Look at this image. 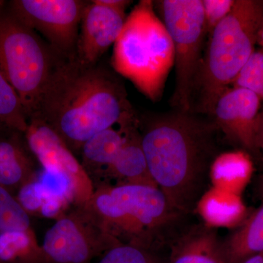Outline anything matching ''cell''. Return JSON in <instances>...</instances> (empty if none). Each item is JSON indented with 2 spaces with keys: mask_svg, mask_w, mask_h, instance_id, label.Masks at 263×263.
<instances>
[{
  "mask_svg": "<svg viewBox=\"0 0 263 263\" xmlns=\"http://www.w3.org/2000/svg\"><path fill=\"white\" fill-rule=\"evenodd\" d=\"M96 263H153L146 250L136 246L121 243L105 252Z\"/></svg>",
  "mask_w": 263,
  "mask_h": 263,
  "instance_id": "cell-25",
  "label": "cell"
},
{
  "mask_svg": "<svg viewBox=\"0 0 263 263\" xmlns=\"http://www.w3.org/2000/svg\"><path fill=\"white\" fill-rule=\"evenodd\" d=\"M160 9L174 43L176 86L171 105L180 112L191 113L194 86L208 36L202 0H164Z\"/></svg>",
  "mask_w": 263,
  "mask_h": 263,
  "instance_id": "cell-7",
  "label": "cell"
},
{
  "mask_svg": "<svg viewBox=\"0 0 263 263\" xmlns=\"http://www.w3.org/2000/svg\"><path fill=\"white\" fill-rule=\"evenodd\" d=\"M228 263H240L263 253V205L223 243Z\"/></svg>",
  "mask_w": 263,
  "mask_h": 263,
  "instance_id": "cell-18",
  "label": "cell"
},
{
  "mask_svg": "<svg viewBox=\"0 0 263 263\" xmlns=\"http://www.w3.org/2000/svg\"><path fill=\"white\" fill-rule=\"evenodd\" d=\"M253 171V162L243 151L224 152L218 155L211 164L212 186L241 195Z\"/></svg>",
  "mask_w": 263,
  "mask_h": 263,
  "instance_id": "cell-17",
  "label": "cell"
},
{
  "mask_svg": "<svg viewBox=\"0 0 263 263\" xmlns=\"http://www.w3.org/2000/svg\"><path fill=\"white\" fill-rule=\"evenodd\" d=\"M28 119L22 102L0 71V135L17 132L24 134Z\"/></svg>",
  "mask_w": 263,
  "mask_h": 263,
  "instance_id": "cell-21",
  "label": "cell"
},
{
  "mask_svg": "<svg viewBox=\"0 0 263 263\" xmlns=\"http://www.w3.org/2000/svg\"><path fill=\"white\" fill-rule=\"evenodd\" d=\"M121 243L86 204L72 206L55 220L41 247L45 263H91Z\"/></svg>",
  "mask_w": 263,
  "mask_h": 263,
  "instance_id": "cell-8",
  "label": "cell"
},
{
  "mask_svg": "<svg viewBox=\"0 0 263 263\" xmlns=\"http://www.w3.org/2000/svg\"><path fill=\"white\" fill-rule=\"evenodd\" d=\"M31 229L30 216L20 205L14 194L0 186V233Z\"/></svg>",
  "mask_w": 263,
  "mask_h": 263,
  "instance_id": "cell-22",
  "label": "cell"
},
{
  "mask_svg": "<svg viewBox=\"0 0 263 263\" xmlns=\"http://www.w3.org/2000/svg\"><path fill=\"white\" fill-rule=\"evenodd\" d=\"M172 263H228L223 243L210 232L189 237L175 254Z\"/></svg>",
  "mask_w": 263,
  "mask_h": 263,
  "instance_id": "cell-20",
  "label": "cell"
},
{
  "mask_svg": "<svg viewBox=\"0 0 263 263\" xmlns=\"http://www.w3.org/2000/svg\"><path fill=\"white\" fill-rule=\"evenodd\" d=\"M240 263H263V253L249 257Z\"/></svg>",
  "mask_w": 263,
  "mask_h": 263,
  "instance_id": "cell-28",
  "label": "cell"
},
{
  "mask_svg": "<svg viewBox=\"0 0 263 263\" xmlns=\"http://www.w3.org/2000/svg\"><path fill=\"white\" fill-rule=\"evenodd\" d=\"M0 263H45L42 247L34 230L0 233Z\"/></svg>",
  "mask_w": 263,
  "mask_h": 263,
  "instance_id": "cell-19",
  "label": "cell"
},
{
  "mask_svg": "<svg viewBox=\"0 0 263 263\" xmlns=\"http://www.w3.org/2000/svg\"><path fill=\"white\" fill-rule=\"evenodd\" d=\"M197 210L208 226L216 228H234L247 214L240 195L214 186L199 199Z\"/></svg>",
  "mask_w": 263,
  "mask_h": 263,
  "instance_id": "cell-16",
  "label": "cell"
},
{
  "mask_svg": "<svg viewBox=\"0 0 263 263\" xmlns=\"http://www.w3.org/2000/svg\"><path fill=\"white\" fill-rule=\"evenodd\" d=\"M153 2L141 0L126 18L114 43L112 65L152 101L162 96L174 65L172 39L156 15Z\"/></svg>",
  "mask_w": 263,
  "mask_h": 263,
  "instance_id": "cell-4",
  "label": "cell"
},
{
  "mask_svg": "<svg viewBox=\"0 0 263 263\" xmlns=\"http://www.w3.org/2000/svg\"><path fill=\"white\" fill-rule=\"evenodd\" d=\"M88 2L81 0H13L7 10L18 22L47 40L62 58L76 55L81 18Z\"/></svg>",
  "mask_w": 263,
  "mask_h": 263,
  "instance_id": "cell-9",
  "label": "cell"
},
{
  "mask_svg": "<svg viewBox=\"0 0 263 263\" xmlns=\"http://www.w3.org/2000/svg\"><path fill=\"white\" fill-rule=\"evenodd\" d=\"M257 146L263 150V111L261 112L260 122H259V129L258 134V141Z\"/></svg>",
  "mask_w": 263,
  "mask_h": 263,
  "instance_id": "cell-27",
  "label": "cell"
},
{
  "mask_svg": "<svg viewBox=\"0 0 263 263\" xmlns=\"http://www.w3.org/2000/svg\"><path fill=\"white\" fill-rule=\"evenodd\" d=\"M62 57L6 10L0 14V71L18 95L29 119Z\"/></svg>",
  "mask_w": 263,
  "mask_h": 263,
  "instance_id": "cell-5",
  "label": "cell"
},
{
  "mask_svg": "<svg viewBox=\"0 0 263 263\" xmlns=\"http://www.w3.org/2000/svg\"><path fill=\"white\" fill-rule=\"evenodd\" d=\"M260 99L243 88H228L219 96L213 117L227 136L243 148L257 147L261 116Z\"/></svg>",
  "mask_w": 263,
  "mask_h": 263,
  "instance_id": "cell-11",
  "label": "cell"
},
{
  "mask_svg": "<svg viewBox=\"0 0 263 263\" xmlns=\"http://www.w3.org/2000/svg\"><path fill=\"white\" fill-rule=\"evenodd\" d=\"M257 44L260 46L261 50L263 51V24L262 27L259 29L258 34H257Z\"/></svg>",
  "mask_w": 263,
  "mask_h": 263,
  "instance_id": "cell-29",
  "label": "cell"
},
{
  "mask_svg": "<svg viewBox=\"0 0 263 263\" xmlns=\"http://www.w3.org/2000/svg\"><path fill=\"white\" fill-rule=\"evenodd\" d=\"M21 134L12 132L0 135V186L14 195L38 173L32 153Z\"/></svg>",
  "mask_w": 263,
  "mask_h": 263,
  "instance_id": "cell-13",
  "label": "cell"
},
{
  "mask_svg": "<svg viewBox=\"0 0 263 263\" xmlns=\"http://www.w3.org/2000/svg\"><path fill=\"white\" fill-rule=\"evenodd\" d=\"M37 174L22 185L15 194L19 203L29 216H39L46 200L51 196H56L52 195L38 179Z\"/></svg>",
  "mask_w": 263,
  "mask_h": 263,
  "instance_id": "cell-24",
  "label": "cell"
},
{
  "mask_svg": "<svg viewBox=\"0 0 263 263\" xmlns=\"http://www.w3.org/2000/svg\"><path fill=\"white\" fill-rule=\"evenodd\" d=\"M34 115L74 154L100 132L136 117L117 77L98 65H85L76 55L57 62Z\"/></svg>",
  "mask_w": 263,
  "mask_h": 263,
  "instance_id": "cell-1",
  "label": "cell"
},
{
  "mask_svg": "<svg viewBox=\"0 0 263 263\" xmlns=\"http://www.w3.org/2000/svg\"><path fill=\"white\" fill-rule=\"evenodd\" d=\"M208 124L178 112L151 122L141 136L148 169L173 209L183 210L196 193L210 152Z\"/></svg>",
  "mask_w": 263,
  "mask_h": 263,
  "instance_id": "cell-2",
  "label": "cell"
},
{
  "mask_svg": "<svg viewBox=\"0 0 263 263\" xmlns=\"http://www.w3.org/2000/svg\"><path fill=\"white\" fill-rule=\"evenodd\" d=\"M137 122L136 118L116 124L100 132L81 147L83 167L90 178L103 175L117 157L125 141L129 128Z\"/></svg>",
  "mask_w": 263,
  "mask_h": 263,
  "instance_id": "cell-14",
  "label": "cell"
},
{
  "mask_svg": "<svg viewBox=\"0 0 263 263\" xmlns=\"http://www.w3.org/2000/svg\"><path fill=\"white\" fill-rule=\"evenodd\" d=\"M263 24V1L235 0L229 14L208 37L206 51L194 86L192 108L213 117L219 96L233 84L255 51Z\"/></svg>",
  "mask_w": 263,
  "mask_h": 263,
  "instance_id": "cell-3",
  "label": "cell"
},
{
  "mask_svg": "<svg viewBox=\"0 0 263 263\" xmlns=\"http://www.w3.org/2000/svg\"><path fill=\"white\" fill-rule=\"evenodd\" d=\"M234 87L248 89L263 102V51H255L240 71Z\"/></svg>",
  "mask_w": 263,
  "mask_h": 263,
  "instance_id": "cell-23",
  "label": "cell"
},
{
  "mask_svg": "<svg viewBox=\"0 0 263 263\" xmlns=\"http://www.w3.org/2000/svg\"><path fill=\"white\" fill-rule=\"evenodd\" d=\"M103 176L122 180V183L157 186L148 169L137 122L129 128L124 144Z\"/></svg>",
  "mask_w": 263,
  "mask_h": 263,
  "instance_id": "cell-15",
  "label": "cell"
},
{
  "mask_svg": "<svg viewBox=\"0 0 263 263\" xmlns=\"http://www.w3.org/2000/svg\"><path fill=\"white\" fill-rule=\"evenodd\" d=\"M24 135L29 151L43 170L67 183L73 206L86 205L94 194V183L61 137L37 115L29 118Z\"/></svg>",
  "mask_w": 263,
  "mask_h": 263,
  "instance_id": "cell-10",
  "label": "cell"
},
{
  "mask_svg": "<svg viewBox=\"0 0 263 263\" xmlns=\"http://www.w3.org/2000/svg\"><path fill=\"white\" fill-rule=\"evenodd\" d=\"M125 10L102 4L99 0L88 2L81 18L76 55L85 65H97L122 32Z\"/></svg>",
  "mask_w": 263,
  "mask_h": 263,
  "instance_id": "cell-12",
  "label": "cell"
},
{
  "mask_svg": "<svg viewBox=\"0 0 263 263\" xmlns=\"http://www.w3.org/2000/svg\"><path fill=\"white\" fill-rule=\"evenodd\" d=\"M235 0H202L208 37L231 11Z\"/></svg>",
  "mask_w": 263,
  "mask_h": 263,
  "instance_id": "cell-26",
  "label": "cell"
},
{
  "mask_svg": "<svg viewBox=\"0 0 263 263\" xmlns=\"http://www.w3.org/2000/svg\"><path fill=\"white\" fill-rule=\"evenodd\" d=\"M89 205L112 236L143 249L150 232L163 224L173 210L160 188L134 183L101 185Z\"/></svg>",
  "mask_w": 263,
  "mask_h": 263,
  "instance_id": "cell-6",
  "label": "cell"
},
{
  "mask_svg": "<svg viewBox=\"0 0 263 263\" xmlns=\"http://www.w3.org/2000/svg\"><path fill=\"white\" fill-rule=\"evenodd\" d=\"M7 8L6 2L3 1V0H0V14L3 13Z\"/></svg>",
  "mask_w": 263,
  "mask_h": 263,
  "instance_id": "cell-30",
  "label": "cell"
}]
</instances>
